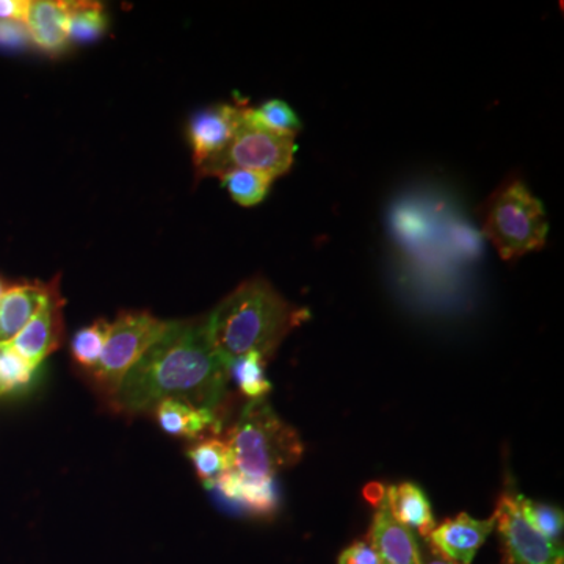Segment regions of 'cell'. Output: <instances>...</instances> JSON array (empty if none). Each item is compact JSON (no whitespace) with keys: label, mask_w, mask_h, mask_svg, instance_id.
Wrapping results in <instances>:
<instances>
[{"label":"cell","mask_w":564,"mask_h":564,"mask_svg":"<svg viewBox=\"0 0 564 564\" xmlns=\"http://www.w3.org/2000/svg\"><path fill=\"white\" fill-rule=\"evenodd\" d=\"M229 366L215 350L206 318L170 322L158 343L129 370L115 403L126 413L155 410L163 400L217 411L228 389Z\"/></svg>","instance_id":"obj_1"},{"label":"cell","mask_w":564,"mask_h":564,"mask_svg":"<svg viewBox=\"0 0 564 564\" xmlns=\"http://www.w3.org/2000/svg\"><path fill=\"white\" fill-rule=\"evenodd\" d=\"M307 313L282 299L269 282H243L206 317L215 350L226 362L248 352L269 359L292 329L306 322Z\"/></svg>","instance_id":"obj_2"},{"label":"cell","mask_w":564,"mask_h":564,"mask_svg":"<svg viewBox=\"0 0 564 564\" xmlns=\"http://www.w3.org/2000/svg\"><path fill=\"white\" fill-rule=\"evenodd\" d=\"M232 470L250 478H274L303 458L299 432L274 413L265 399L250 400L228 434Z\"/></svg>","instance_id":"obj_3"},{"label":"cell","mask_w":564,"mask_h":564,"mask_svg":"<svg viewBox=\"0 0 564 564\" xmlns=\"http://www.w3.org/2000/svg\"><path fill=\"white\" fill-rule=\"evenodd\" d=\"M543 204L521 181L503 185L486 209L484 232L503 261L541 250L547 239Z\"/></svg>","instance_id":"obj_4"},{"label":"cell","mask_w":564,"mask_h":564,"mask_svg":"<svg viewBox=\"0 0 564 564\" xmlns=\"http://www.w3.org/2000/svg\"><path fill=\"white\" fill-rule=\"evenodd\" d=\"M295 139L276 135L252 120L245 107L242 122L225 151L196 169L199 177H220L232 170H250L276 180L292 169Z\"/></svg>","instance_id":"obj_5"},{"label":"cell","mask_w":564,"mask_h":564,"mask_svg":"<svg viewBox=\"0 0 564 564\" xmlns=\"http://www.w3.org/2000/svg\"><path fill=\"white\" fill-rule=\"evenodd\" d=\"M169 325L170 322L159 321L144 311L118 315L110 325L101 359L91 370L93 380L107 397H115L129 370L161 339Z\"/></svg>","instance_id":"obj_6"},{"label":"cell","mask_w":564,"mask_h":564,"mask_svg":"<svg viewBox=\"0 0 564 564\" xmlns=\"http://www.w3.org/2000/svg\"><path fill=\"white\" fill-rule=\"evenodd\" d=\"M521 494L507 486L497 500L496 527L503 547V564H563V544L547 540L527 522Z\"/></svg>","instance_id":"obj_7"},{"label":"cell","mask_w":564,"mask_h":564,"mask_svg":"<svg viewBox=\"0 0 564 564\" xmlns=\"http://www.w3.org/2000/svg\"><path fill=\"white\" fill-rule=\"evenodd\" d=\"M63 306L58 282H55L50 299L35 314V317L25 325L17 337L9 344L14 352L25 362L39 369L41 362L61 347L65 323H63Z\"/></svg>","instance_id":"obj_8"},{"label":"cell","mask_w":564,"mask_h":564,"mask_svg":"<svg viewBox=\"0 0 564 564\" xmlns=\"http://www.w3.org/2000/svg\"><path fill=\"white\" fill-rule=\"evenodd\" d=\"M496 529V516L488 519H474L459 513L447 519L440 527H434L429 541L430 551L447 562L473 564L475 555Z\"/></svg>","instance_id":"obj_9"},{"label":"cell","mask_w":564,"mask_h":564,"mask_svg":"<svg viewBox=\"0 0 564 564\" xmlns=\"http://www.w3.org/2000/svg\"><path fill=\"white\" fill-rule=\"evenodd\" d=\"M245 107L223 104L199 111L192 118L188 137L195 169L220 154L231 143L242 122Z\"/></svg>","instance_id":"obj_10"},{"label":"cell","mask_w":564,"mask_h":564,"mask_svg":"<svg viewBox=\"0 0 564 564\" xmlns=\"http://www.w3.org/2000/svg\"><path fill=\"white\" fill-rule=\"evenodd\" d=\"M370 544L380 564H422V552L413 532L392 518L388 497L373 516Z\"/></svg>","instance_id":"obj_11"},{"label":"cell","mask_w":564,"mask_h":564,"mask_svg":"<svg viewBox=\"0 0 564 564\" xmlns=\"http://www.w3.org/2000/svg\"><path fill=\"white\" fill-rule=\"evenodd\" d=\"M55 282L13 285L0 296V347L9 345L35 317L50 299Z\"/></svg>","instance_id":"obj_12"},{"label":"cell","mask_w":564,"mask_h":564,"mask_svg":"<svg viewBox=\"0 0 564 564\" xmlns=\"http://www.w3.org/2000/svg\"><path fill=\"white\" fill-rule=\"evenodd\" d=\"M214 486L226 499L254 516H272L280 507V492L274 478H250L229 470Z\"/></svg>","instance_id":"obj_13"},{"label":"cell","mask_w":564,"mask_h":564,"mask_svg":"<svg viewBox=\"0 0 564 564\" xmlns=\"http://www.w3.org/2000/svg\"><path fill=\"white\" fill-rule=\"evenodd\" d=\"M31 43L47 54H57L69 43L66 2L39 0L31 2L24 20Z\"/></svg>","instance_id":"obj_14"},{"label":"cell","mask_w":564,"mask_h":564,"mask_svg":"<svg viewBox=\"0 0 564 564\" xmlns=\"http://www.w3.org/2000/svg\"><path fill=\"white\" fill-rule=\"evenodd\" d=\"M388 508L392 518L400 524L429 538L436 522L429 497L413 481H404L388 489Z\"/></svg>","instance_id":"obj_15"},{"label":"cell","mask_w":564,"mask_h":564,"mask_svg":"<svg viewBox=\"0 0 564 564\" xmlns=\"http://www.w3.org/2000/svg\"><path fill=\"white\" fill-rule=\"evenodd\" d=\"M154 411L163 432L172 436L196 440L209 430L215 432L218 429L217 415L214 411L192 406L180 400H163Z\"/></svg>","instance_id":"obj_16"},{"label":"cell","mask_w":564,"mask_h":564,"mask_svg":"<svg viewBox=\"0 0 564 564\" xmlns=\"http://www.w3.org/2000/svg\"><path fill=\"white\" fill-rule=\"evenodd\" d=\"M187 455L206 486H214L218 478L232 470L231 452L228 443L220 437H206L193 444Z\"/></svg>","instance_id":"obj_17"},{"label":"cell","mask_w":564,"mask_h":564,"mask_svg":"<svg viewBox=\"0 0 564 564\" xmlns=\"http://www.w3.org/2000/svg\"><path fill=\"white\" fill-rule=\"evenodd\" d=\"M265 359L258 352H248L229 362V378L250 400H262L272 391V384L265 378Z\"/></svg>","instance_id":"obj_18"},{"label":"cell","mask_w":564,"mask_h":564,"mask_svg":"<svg viewBox=\"0 0 564 564\" xmlns=\"http://www.w3.org/2000/svg\"><path fill=\"white\" fill-rule=\"evenodd\" d=\"M68 7L69 40L91 43L106 33L107 18L104 7L96 2H66Z\"/></svg>","instance_id":"obj_19"},{"label":"cell","mask_w":564,"mask_h":564,"mask_svg":"<svg viewBox=\"0 0 564 564\" xmlns=\"http://www.w3.org/2000/svg\"><path fill=\"white\" fill-rule=\"evenodd\" d=\"M218 180L223 182L234 202L243 207L261 203L274 181L269 174L250 172V170H232L221 174Z\"/></svg>","instance_id":"obj_20"},{"label":"cell","mask_w":564,"mask_h":564,"mask_svg":"<svg viewBox=\"0 0 564 564\" xmlns=\"http://www.w3.org/2000/svg\"><path fill=\"white\" fill-rule=\"evenodd\" d=\"M111 323L98 321L87 328L80 329L74 336L70 350H73L74 361L79 364L82 369L91 370L98 366L101 359L104 347H106L107 337H109Z\"/></svg>","instance_id":"obj_21"},{"label":"cell","mask_w":564,"mask_h":564,"mask_svg":"<svg viewBox=\"0 0 564 564\" xmlns=\"http://www.w3.org/2000/svg\"><path fill=\"white\" fill-rule=\"evenodd\" d=\"M522 514L536 532L543 534L547 540L562 544L563 538V511L560 508L543 502H534L527 497H519Z\"/></svg>","instance_id":"obj_22"},{"label":"cell","mask_w":564,"mask_h":564,"mask_svg":"<svg viewBox=\"0 0 564 564\" xmlns=\"http://www.w3.org/2000/svg\"><path fill=\"white\" fill-rule=\"evenodd\" d=\"M250 115L259 126L276 135L295 139L296 133L302 129V122L295 111L288 104L278 101V99L263 104L259 109L250 107Z\"/></svg>","instance_id":"obj_23"},{"label":"cell","mask_w":564,"mask_h":564,"mask_svg":"<svg viewBox=\"0 0 564 564\" xmlns=\"http://www.w3.org/2000/svg\"><path fill=\"white\" fill-rule=\"evenodd\" d=\"M35 372V367L25 362L9 345L0 347V395L25 388Z\"/></svg>","instance_id":"obj_24"},{"label":"cell","mask_w":564,"mask_h":564,"mask_svg":"<svg viewBox=\"0 0 564 564\" xmlns=\"http://www.w3.org/2000/svg\"><path fill=\"white\" fill-rule=\"evenodd\" d=\"M31 43L28 28L21 21H0V47L21 50Z\"/></svg>","instance_id":"obj_25"},{"label":"cell","mask_w":564,"mask_h":564,"mask_svg":"<svg viewBox=\"0 0 564 564\" xmlns=\"http://www.w3.org/2000/svg\"><path fill=\"white\" fill-rule=\"evenodd\" d=\"M337 564H380V560H378L372 544L367 541H355L344 549Z\"/></svg>","instance_id":"obj_26"},{"label":"cell","mask_w":564,"mask_h":564,"mask_svg":"<svg viewBox=\"0 0 564 564\" xmlns=\"http://www.w3.org/2000/svg\"><path fill=\"white\" fill-rule=\"evenodd\" d=\"M28 0H0V21H21L28 17Z\"/></svg>","instance_id":"obj_27"},{"label":"cell","mask_w":564,"mask_h":564,"mask_svg":"<svg viewBox=\"0 0 564 564\" xmlns=\"http://www.w3.org/2000/svg\"><path fill=\"white\" fill-rule=\"evenodd\" d=\"M362 494L367 502L378 508L384 502L386 497H388V489H386L384 485L380 484V481H370V484H367L366 488H364Z\"/></svg>","instance_id":"obj_28"},{"label":"cell","mask_w":564,"mask_h":564,"mask_svg":"<svg viewBox=\"0 0 564 564\" xmlns=\"http://www.w3.org/2000/svg\"><path fill=\"white\" fill-rule=\"evenodd\" d=\"M422 564H456L452 562H447V560L441 558L436 554H433L432 551L429 552V555L422 556Z\"/></svg>","instance_id":"obj_29"},{"label":"cell","mask_w":564,"mask_h":564,"mask_svg":"<svg viewBox=\"0 0 564 564\" xmlns=\"http://www.w3.org/2000/svg\"><path fill=\"white\" fill-rule=\"evenodd\" d=\"M7 289H9V288H7L6 282L0 280V296H2L3 293H6Z\"/></svg>","instance_id":"obj_30"}]
</instances>
